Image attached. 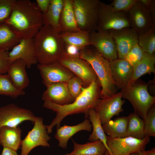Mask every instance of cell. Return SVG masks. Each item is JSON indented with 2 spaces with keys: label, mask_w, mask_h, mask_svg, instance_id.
Instances as JSON below:
<instances>
[{
  "label": "cell",
  "mask_w": 155,
  "mask_h": 155,
  "mask_svg": "<svg viewBox=\"0 0 155 155\" xmlns=\"http://www.w3.org/2000/svg\"><path fill=\"white\" fill-rule=\"evenodd\" d=\"M101 87L98 78L94 81L88 87L84 88L81 94L71 103L61 105L49 101H44L43 107L52 110L56 113V116L51 124L46 126L48 134L52 131L53 128L60 127L63 120L69 115L83 113L85 117H88V112L94 108L101 99Z\"/></svg>",
  "instance_id": "cell-1"
},
{
  "label": "cell",
  "mask_w": 155,
  "mask_h": 155,
  "mask_svg": "<svg viewBox=\"0 0 155 155\" xmlns=\"http://www.w3.org/2000/svg\"><path fill=\"white\" fill-rule=\"evenodd\" d=\"M42 15L36 3L29 0H16L5 23L22 38H33L43 25Z\"/></svg>",
  "instance_id": "cell-2"
},
{
  "label": "cell",
  "mask_w": 155,
  "mask_h": 155,
  "mask_svg": "<svg viewBox=\"0 0 155 155\" xmlns=\"http://www.w3.org/2000/svg\"><path fill=\"white\" fill-rule=\"evenodd\" d=\"M35 55L38 64L57 61L65 53L60 33L51 26L43 25L34 38Z\"/></svg>",
  "instance_id": "cell-3"
},
{
  "label": "cell",
  "mask_w": 155,
  "mask_h": 155,
  "mask_svg": "<svg viewBox=\"0 0 155 155\" xmlns=\"http://www.w3.org/2000/svg\"><path fill=\"white\" fill-rule=\"evenodd\" d=\"M79 57L87 61L95 72L101 85V98L118 92V89L112 75L109 61L92 46L80 50Z\"/></svg>",
  "instance_id": "cell-4"
},
{
  "label": "cell",
  "mask_w": 155,
  "mask_h": 155,
  "mask_svg": "<svg viewBox=\"0 0 155 155\" xmlns=\"http://www.w3.org/2000/svg\"><path fill=\"white\" fill-rule=\"evenodd\" d=\"M148 84L136 81L131 86L121 89V91L122 98L130 102L134 112L143 119L155 102V97L148 92Z\"/></svg>",
  "instance_id": "cell-5"
},
{
  "label": "cell",
  "mask_w": 155,
  "mask_h": 155,
  "mask_svg": "<svg viewBox=\"0 0 155 155\" xmlns=\"http://www.w3.org/2000/svg\"><path fill=\"white\" fill-rule=\"evenodd\" d=\"M131 27L127 13L114 10L109 4L99 1L97 31L108 32Z\"/></svg>",
  "instance_id": "cell-6"
},
{
  "label": "cell",
  "mask_w": 155,
  "mask_h": 155,
  "mask_svg": "<svg viewBox=\"0 0 155 155\" xmlns=\"http://www.w3.org/2000/svg\"><path fill=\"white\" fill-rule=\"evenodd\" d=\"M98 0H72L78 26L81 30L97 31Z\"/></svg>",
  "instance_id": "cell-7"
},
{
  "label": "cell",
  "mask_w": 155,
  "mask_h": 155,
  "mask_svg": "<svg viewBox=\"0 0 155 155\" xmlns=\"http://www.w3.org/2000/svg\"><path fill=\"white\" fill-rule=\"evenodd\" d=\"M108 150L105 155H129L145 150L150 141V137L139 139L131 137L112 138L106 135Z\"/></svg>",
  "instance_id": "cell-8"
},
{
  "label": "cell",
  "mask_w": 155,
  "mask_h": 155,
  "mask_svg": "<svg viewBox=\"0 0 155 155\" xmlns=\"http://www.w3.org/2000/svg\"><path fill=\"white\" fill-rule=\"evenodd\" d=\"M58 61L79 78L83 82L84 88L89 86L97 78L89 63L79 56H71L65 52Z\"/></svg>",
  "instance_id": "cell-9"
},
{
  "label": "cell",
  "mask_w": 155,
  "mask_h": 155,
  "mask_svg": "<svg viewBox=\"0 0 155 155\" xmlns=\"http://www.w3.org/2000/svg\"><path fill=\"white\" fill-rule=\"evenodd\" d=\"M32 129L22 140L20 155H28L34 148L39 146L49 147L48 141L51 138L49 136L46 125L44 124L42 117H36Z\"/></svg>",
  "instance_id": "cell-10"
},
{
  "label": "cell",
  "mask_w": 155,
  "mask_h": 155,
  "mask_svg": "<svg viewBox=\"0 0 155 155\" xmlns=\"http://www.w3.org/2000/svg\"><path fill=\"white\" fill-rule=\"evenodd\" d=\"M36 117L30 110L9 104L0 107V128L3 126L17 127L26 121L34 123Z\"/></svg>",
  "instance_id": "cell-11"
},
{
  "label": "cell",
  "mask_w": 155,
  "mask_h": 155,
  "mask_svg": "<svg viewBox=\"0 0 155 155\" xmlns=\"http://www.w3.org/2000/svg\"><path fill=\"white\" fill-rule=\"evenodd\" d=\"M122 98L120 91L100 99L94 109L99 116L102 125L108 122L114 116L118 115L123 111L122 106L125 101Z\"/></svg>",
  "instance_id": "cell-12"
},
{
  "label": "cell",
  "mask_w": 155,
  "mask_h": 155,
  "mask_svg": "<svg viewBox=\"0 0 155 155\" xmlns=\"http://www.w3.org/2000/svg\"><path fill=\"white\" fill-rule=\"evenodd\" d=\"M37 68L42 83L46 87L54 83L67 82L74 75L70 71L58 61L46 64H38Z\"/></svg>",
  "instance_id": "cell-13"
},
{
  "label": "cell",
  "mask_w": 155,
  "mask_h": 155,
  "mask_svg": "<svg viewBox=\"0 0 155 155\" xmlns=\"http://www.w3.org/2000/svg\"><path fill=\"white\" fill-rule=\"evenodd\" d=\"M90 40L92 45L109 61L118 58L116 44L108 32H90Z\"/></svg>",
  "instance_id": "cell-14"
},
{
  "label": "cell",
  "mask_w": 155,
  "mask_h": 155,
  "mask_svg": "<svg viewBox=\"0 0 155 155\" xmlns=\"http://www.w3.org/2000/svg\"><path fill=\"white\" fill-rule=\"evenodd\" d=\"M108 32L116 44L119 59H124L131 49L138 43V34L131 27Z\"/></svg>",
  "instance_id": "cell-15"
},
{
  "label": "cell",
  "mask_w": 155,
  "mask_h": 155,
  "mask_svg": "<svg viewBox=\"0 0 155 155\" xmlns=\"http://www.w3.org/2000/svg\"><path fill=\"white\" fill-rule=\"evenodd\" d=\"M9 63L17 59H21L28 68L38 63L35 54L34 38H22L9 52Z\"/></svg>",
  "instance_id": "cell-16"
},
{
  "label": "cell",
  "mask_w": 155,
  "mask_h": 155,
  "mask_svg": "<svg viewBox=\"0 0 155 155\" xmlns=\"http://www.w3.org/2000/svg\"><path fill=\"white\" fill-rule=\"evenodd\" d=\"M127 13L131 27L138 34L155 25L149 13L138 0Z\"/></svg>",
  "instance_id": "cell-17"
},
{
  "label": "cell",
  "mask_w": 155,
  "mask_h": 155,
  "mask_svg": "<svg viewBox=\"0 0 155 155\" xmlns=\"http://www.w3.org/2000/svg\"><path fill=\"white\" fill-rule=\"evenodd\" d=\"M112 75L118 89L127 87L132 75L133 67L124 59L110 61Z\"/></svg>",
  "instance_id": "cell-18"
},
{
  "label": "cell",
  "mask_w": 155,
  "mask_h": 155,
  "mask_svg": "<svg viewBox=\"0 0 155 155\" xmlns=\"http://www.w3.org/2000/svg\"><path fill=\"white\" fill-rule=\"evenodd\" d=\"M67 83H55L48 86L42 94V99L61 105L72 102L74 100L69 94Z\"/></svg>",
  "instance_id": "cell-19"
},
{
  "label": "cell",
  "mask_w": 155,
  "mask_h": 155,
  "mask_svg": "<svg viewBox=\"0 0 155 155\" xmlns=\"http://www.w3.org/2000/svg\"><path fill=\"white\" fill-rule=\"evenodd\" d=\"M92 129V126L90 120L86 118L83 122L76 125H64L57 129L55 137L59 142L58 146L65 149L69 139L75 134L82 130L90 132Z\"/></svg>",
  "instance_id": "cell-20"
},
{
  "label": "cell",
  "mask_w": 155,
  "mask_h": 155,
  "mask_svg": "<svg viewBox=\"0 0 155 155\" xmlns=\"http://www.w3.org/2000/svg\"><path fill=\"white\" fill-rule=\"evenodd\" d=\"M26 64L21 59L15 60L10 63L7 73L15 87L23 90L29 84V80L26 70Z\"/></svg>",
  "instance_id": "cell-21"
},
{
  "label": "cell",
  "mask_w": 155,
  "mask_h": 155,
  "mask_svg": "<svg viewBox=\"0 0 155 155\" xmlns=\"http://www.w3.org/2000/svg\"><path fill=\"white\" fill-rule=\"evenodd\" d=\"M60 33L80 30L77 24L72 6V0H64L59 23Z\"/></svg>",
  "instance_id": "cell-22"
},
{
  "label": "cell",
  "mask_w": 155,
  "mask_h": 155,
  "mask_svg": "<svg viewBox=\"0 0 155 155\" xmlns=\"http://www.w3.org/2000/svg\"><path fill=\"white\" fill-rule=\"evenodd\" d=\"M22 130L20 127L3 126L0 128V145L16 151L21 147Z\"/></svg>",
  "instance_id": "cell-23"
},
{
  "label": "cell",
  "mask_w": 155,
  "mask_h": 155,
  "mask_svg": "<svg viewBox=\"0 0 155 155\" xmlns=\"http://www.w3.org/2000/svg\"><path fill=\"white\" fill-rule=\"evenodd\" d=\"M155 54L145 52L142 59L134 66L132 76L127 87L131 86L142 75L155 73Z\"/></svg>",
  "instance_id": "cell-24"
},
{
  "label": "cell",
  "mask_w": 155,
  "mask_h": 155,
  "mask_svg": "<svg viewBox=\"0 0 155 155\" xmlns=\"http://www.w3.org/2000/svg\"><path fill=\"white\" fill-rule=\"evenodd\" d=\"M73 149L65 155H105L106 148L100 140L88 142L84 144L76 143L72 139Z\"/></svg>",
  "instance_id": "cell-25"
},
{
  "label": "cell",
  "mask_w": 155,
  "mask_h": 155,
  "mask_svg": "<svg viewBox=\"0 0 155 155\" xmlns=\"http://www.w3.org/2000/svg\"><path fill=\"white\" fill-rule=\"evenodd\" d=\"M90 33L89 31L80 30L73 32H61L60 33V36L65 45H74L80 51L92 45Z\"/></svg>",
  "instance_id": "cell-26"
},
{
  "label": "cell",
  "mask_w": 155,
  "mask_h": 155,
  "mask_svg": "<svg viewBox=\"0 0 155 155\" xmlns=\"http://www.w3.org/2000/svg\"><path fill=\"white\" fill-rule=\"evenodd\" d=\"M127 117L122 116L110 120L102 127L105 133L110 137L123 138L127 137Z\"/></svg>",
  "instance_id": "cell-27"
},
{
  "label": "cell",
  "mask_w": 155,
  "mask_h": 155,
  "mask_svg": "<svg viewBox=\"0 0 155 155\" xmlns=\"http://www.w3.org/2000/svg\"><path fill=\"white\" fill-rule=\"evenodd\" d=\"M63 1L64 0H51L48 10L42 15L43 25L51 26L59 33V23Z\"/></svg>",
  "instance_id": "cell-28"
},
{
  "label": "cell",
  "mask_w": 155,
  "mask_h": 155,
  "mask_svg": "<svg viewBox=\"0 0 155 155\" xmlns=\"http://www.w3.org/2000/svg\"><path fill=\"white\" fill-rule=\"evenodd\" d=\"M22 38L7 24H0V50L12 49Z\"/></svg>",
  "instance_id": "cell-29"
},
{
  "label": "cell",
  "mask_w": 155,
  "mask_h": 155,
  "mask_svg": "<svg viewBox=\"0 0 155 155\" xmlns=\"http://www.w3.org/2000/svg\"><path fill=\"white\" fill-rule=\"evenodd\" d=\"M88 118L91 123L93 129L92 132L89 137V141L93 142L100 140L104 144L107 150H108L106 135L102 128L99 116L94 108H92L89 110Z\"/></svg>",
  "instance_id": "cell-30"
},
{
  "label": "cell",
  "mask_w": 155,
  "mask_h": 155,
  "mask_svg": "<svg viewBox=\"0 0 155 155\" xmlns=\"http://www.w3.org/2000/svg\"><path fill=\"white\" fill-rule=\"evenodd\" d=\"M127 117V137L139 139L144 138L145 137L143 120L134 112L131 113Z\"/></svg>",
  "instance_id": "cell-31"
},
{
  "label": "cell",
  "mask_w": 155,
  "mask_h": 155,
  "mask_svg": "<svg viewBox=\"0 0 155 155\" xmlns=\"http://www.w3.org/2000/svg\"><path fill=\"white\" fill-rule=\"evenodd\" d=\"M138 44L145 52L151 54H154L155 25L138 34Z\"/></svg>",
  "instance_id": "cell-32"
},
{
  "label": "cell",
  "mask_w": 155,
  "mask_h": 155,
  "mask_svg": "<svg viewBox=\"0 0 155 155\" xmlns=\"http://www.w3.org/2000/svg\"><path fill=\"white\" fill-rule=\"evenodd\" d=\"M25 94L24 90L17 89L7 74H0V94L16 98Z\"/></svg>",
  "instance_id": "cell-33"
},
{
  "label": "cell",
  "mask_w": 155,
  "mask_h": 155,
  "mask_svg": "<svg viewBox=\"0 0 155 155\" xmlns=\"http://www.w3.org/2000/svg\"><path fill=\"white\" fill-rule=\"evenodd\" d=\"M145 137H155V107H152L143 119Z\"/></svg>",
  "instance_id": "cell-34"
},
{
  "label": "cell",
  "mask_w": 155,
  "mask_h": 155,
  "mask_svg": "<svg viewBox=\"0 0 155 155\" xmlns=\"http://www.w3.org/2000/svg\"><path fill=\"white\" fill-rule=\"evenodd\" d=\"M69 92L75 100L82 93L84 87L83 83L78 77L74 75L67 83Z\"/></svg>",
  "instance_id": "cell-35"
},
{
  "label": "cell",
  "mask_w": 155,
  "mask_h": 155,
  "mask_svg": "<svg viewBox=\"0 0 155 155\" xmlns=\"http://www.w3.org/2000/svg\"><path fill=\"white\" fill-rule=\"evenodd\" d=\"M144 53L137 43L131 49L124 59L133 67L142 59Z\"/></svg>",
  "instance_id": "cell-36"
},
{
  "label": "cell",
  "mask_w": 155,
  "mask_h": 155,
  "mask_svg": "<svg viewBox=\"0 0 155 155\" xmlns=\"http://www.w3.org/2000/svg\"><path fill=\"white\" fill-rule=\"evenodd\" d=\"M16 0H0V24L9 18Z\"/></svg>",
  "instance_id": "cell-37"
},
{
  "label": "cell",
  "mask_w": 155,
  "mask_h": 155,
  "mask_svg": "<svg viewBox=\"0 0 155 155\" xmlns=\"http://www.w3.org/2000/svg\"><path fill=\"white\" fill-rule=\"evenodd\" d=\"M137 1V0H114L109 5L115 11L127 13Z\"/></svg>",
  "instance_id": "cell-38"
},
{
  "label": "cell",
  "mask_w": 155,
  "mask_h": 155,
  "mask_svg": "<svg viewBox=\"0 0 155 155\" xmlns=\"http://www.w3.org/2000/svg\"><path fill=\"white\" fill-rule=\"evenodd\" d=\"M9 63V52L0 50V74H4L7 73Z\"/></svg>",
  "instance_id": "cell-39"
},
{
  "label": "cell",
  "mask_w": 155,
  "mask_h": 155,
  "mask_svg": "<svg viewBox=\"0 0 155 155\" xmlns=\"http://www.w3.org/2000/svg\"><path fill=\"white\" fill-rule=\"evenodd\" d=\"M138 1L148 11L155 24V0H138Z\"/></svg>",
  "instance_id": "cell-40"
},
{
  "label": "cell",
  "mask_w": 155,
  "mask_h": 155,
  "mask_svg": "<svg viewBox=\"0 0 155 155\" xmlns=\"http://www.w3.org/2000/svg\"><path fill=\"white\" fill-rule=\"evenodd\" d=\"M36 4L39 10L42 13H45L49 7L51 0H36Z\"/></svg>",
  "instance_id": "cell-41"
},
{
  "label": "cell",
  "mask_w": 155,
  "mask_h": 155,
  "mask_svg": "<svg viewBox=\"0 0 155 155\" xmlns=\"http://www.w3.org/2000/svg\"><path fill=\"white\" fill-rule=\"evenodd\" d=\"M65 52L68 55L73 56H79L80 50L75 46L70 45H65Z\"/></svg>",
  "instance_id": "cell-42"
},
{
  "label": "cell",
  "mask_w": 155,
  "mask_h": 155,
  "mask_svg": "<svg viewBox=\"0 0 155 155\" xmlns=\"http://www.w3.org/2000/svg\"><path fill=\"white\" fill-rule=\"evenodd\" d=\"M1 155H18L17 151L6 147H3Z\"/></svg>",
  "instance_id": "cell-43"
},
{
  "label": "cell",
  "mask_w": 155,
  "mask_h": 155,
  "mask_svg": "<svg viewBox=\"0 0 155 155\" xmlns=\"http://www.w3.org/2000/svg\"><path fill=\"white\" fill-rule=\"evenodd\" d=\"M145 152L147 155H155V148L150 150L145 151Z\"/></svg>",
  "instance_id": "cell-44"
},
{
  "label": "cell",
  "mask_w": 155,
  "mask_h": 155,
  "mask_svg": "<svg viewBox=\"0 0 155 155\" xmlns=\"http://www.w3.org/2000/svg\"><path fill=\"white\" fill-rule=\"evenodd\" d=\"M138 155H147L146 154L145 150L140 151L137 152Z\"/></svg>",
  "instance_id": "cell-45"
},
{
  "label": "cell",
  "mask_w": 155,
  "mask_h": 155,
  "mask_svg": "<svg viewBox=\"0 0 155 155\" xmlns=\"http://www.w3.org/2000/svg\"><path fill=\"white\" fill-rule=\"evenodd\" d=\"M129 155H138L137 153H132Z\"/></svg>",
  "instance_id": "cell-46"
}]
</instances>
